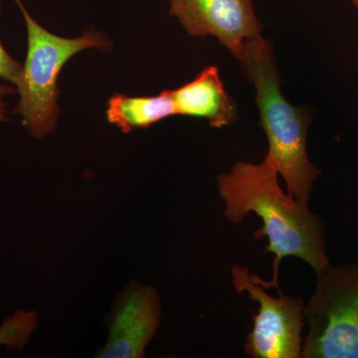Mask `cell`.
Listing matches in <instances>:
<instances>
[{
  "instance_id": "1",
  "label": "cell",
  "mask_w": 358,
  "mask_h": 358,
  "mask_svg": "<svg viewBox=\"0 0 358 358\" xmlns=\"http://www.w3.org/2000/svg\"><path fill=\"white\" fill-rule=\"evenodd\" d=\"M274 162L266 155L260 164L239 162L230 173L218 176L217 187L225 202L224 216L232 223H240L254 213L262 220L263 227L254 237H267L265 253L275 255L273 279L258 281L266 289L279 288L280 265L286 257L305 261L319 275L331 265L327 255L324 228L322 221L301 203L285 193L278 181Z\"/></svg>"
},
{
  "instance_id": "2",
  "label": "cell",
  "mask_w": 358,
  "mask_h": 358,
  "mask_svg": "<svg viewBox=\"0 0 358 358\" xmlns=\"http://www.w3.org/2000/svg\"><path fill=\"white\" fill-rule=\"evenodd\" d=\"M242 71L256 90L260 124L268 143L267 157L274 162L289 194L308 204L320 171L308 157L310 113L294 107L282 95L272 43L263 36L245 44Z\"/></svg>"
},
{
  "instance_id": "3",
  "label": "cell",
  "mask_w": 358,
  "mask_h": 358,
  "mask_svg": "<svg viewBox=\"0 0 358 358\" xmlns=\"http://www.w3.org/2000/svg\"><path fill=\"white\" fill-rule=\"evenodd\" d=\"M20 7L27 28V55L18 79L20 103L15 112L33 136L42 138L55 129L58 110V76L73 56L86 49L105 51L109 41L94 31L77 38H64L49 32L30 15L21 0Z\"/></svg>"
},
{
  "instance_id": "4",
  "label": "cell",
  "mask_w": 358,
  "mask_h": 358,
  "mask_svg": "<svg viewBox=\"0 0 358 358\" xmlns=\"http://www.w3.org/2000/svg\"><path fill=\"white\" fill-rule=\"evenodd\" d=\"M303 358H358V262L317 275L305 308Z\"/></svg>"
},
{
  "instance_id": "5",
  "label": "cell",
  "mask_w": 358,
  "mask_h": 358,
  "mask_svg": "<svg viewBox=\"0 0 358 358\" xmlns=\"http://www.w3.org/2000/svg\"><path fill=\"white\" fill-rule=\"evenodd\" d=\"M234 288L239 294H248L259 303L253 317V329L246 336L245 350L253 358L301 357L305 326L306 305L298 296H286L278 289V298L267 294L249 268L235 266L231 270Z\"/></svg>"
},
{
  "instance_id": "6",
  "label": "cell",
  "mask_w": 358,
  "mask_h": 358,
  "mask_svg": "<svg viewBox=\"0 0 358 358\" xmlns=\"http://www.w3.org/2000/svg\"><path fill=\"white\" fill-rule=\"evenodd\" d=\"M169 14L192 36H213L241 61L245 44L262 36L252 0H169Z\"/></svg>"
},
{
  "instance_id": "7",
  "label": "cell",
  "mask_w": 358,
  "mask_h": 358,
  "mask_svg": "<svg viewBox=\"0 0 358 358\" xmlns=\"http://www.w3.org/2000/svg\"><path fill=\"white\" fill-rule=\"evenodd\" d=\"M160 320V306L157 289L133 285L119 301L110 336L99 357L103 358H138L154 338Z\"/></svg>"
},
{
  "instance_id": "8",
  "label": "cell",
  "mask_w": 358,
  "mask_h": 358,
  "mask_svg": "<svg viewBox=\"0 0 358 358\" xmlns=\"http://www.w3.org/2000/svg\"><path fill=\"white\" fill-rule=\"evenodd\" d=\"M169 94L176 115L207 120L217 129L236 121V103L226 91L216 66L206 68L187 84L169 90Z\"/></svg>"
},
{
  "instance_id": "9",
  "label": "cell",
  "mask_w": 358,
  "mask_h": 358,
  "mask_svg": "<svg viewBox=\"0 0 358 358\" xmlns=\"http://www.w3.org/2000/svg\"><path fill=\"white\" fill-rule=\"evenodd\" d=\"M108 121L129 133L134 129H147L171 115H176L169 90L152 96H110L106 110Z\"/></svg>"
},
{
  "instance_id": "10",
  "label": "cell",
  "mask_w": 358,
  "mask_h": 358,
  "mask_svg": "<svg viewBox=\"0 0 358 358\" xmlns=\"http://www.w3.org/2000/svg\"><path fill=\"white\" fill-rule=\"evenodd\" d=\"M1 9L2 3L0 0V11ZM21 70H22V66L7 53L0 41V78L16 85L20 79Z\"/></svg>"
},
{
  "instance_id": "11",
  "label": "cell",
  "mask_w": 358,
  "mask_h": 358,
  "mask_svg": "<svg viewBox=\"0 0 358 358\" xmlns=\"http://www.w3.org/2000/svg\"><path fill=\"white\" fill-rule=\"evenodd\" d=\"M13 93H14V90L10 87L0 86V122L6 121V103L3 102V98Z\"/></svg>"
},
{
  "instance_id": "12",
  "label": "cell",
  "mask_w": 358,
  "mask_h": 358,
  "mask_svg": "<svg viewBox=\"0 0 358 358\" xmlns=\"http://www.w3.org/2000/svg\"><path fill=\"white\" fill-rule=\"evenodd\" d=\"M352 2L353 4H355V6L357 7L358 10V0H352Z\"/></svg>"
}]
</instances>
